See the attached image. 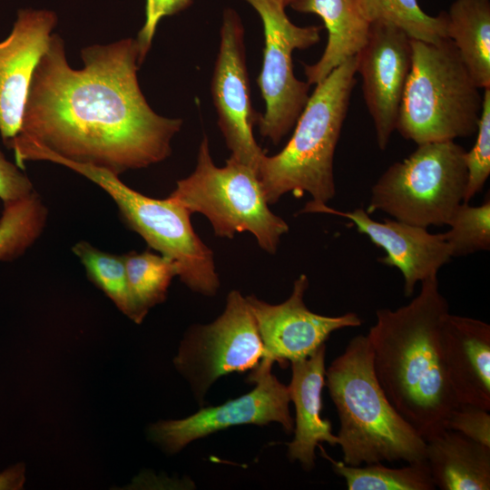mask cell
<instances>
[{"mask_svg":"<svg viewBox=\"0 0 490 490\" xmlns=\"http://www.w3.org/2000/svg\"><path fill=\"white\" fill-rule=\"evenodd\" d=\"M136 39L81 50L83 67L67 62L53 34L33 74L19 132L5 145L22 170L29 161H67L120 175L172 154L182 120L155 113L140 87Z\"/></svg>","mask_w":490,"mask_h":490,"instance_id":"obj_1","label":"cell"},{"mask_svg":"<svg viewBox=\"0 0 490 490\" xmlns=\"http://www.w3.org/2000/svg\"><path fill=\"white\" fill-rule=\"evenodd\" d=\"M449 305L437 276L397 309L376 311L367 335L376 377L398 414L426 441L446 429L459 405L446 379L439 349L440 328Z\"/></svg>","mask_w":490,"mask_h":490,"instance_id":"obj_2","label":"cell"},{"mask_svg":"<svg viewBox=\"0 0 490 490\" xmlns=\"http://www.w3.org/2000/svg\"><path fill=\"white\" fill-rule=\"evenodd\" d=\"M325 386L338 412L343 463L426 460V441L391 405L376 377L367 336L354 337L330 363Z\"/></svg>","mask_w":490,"mask_h":490,"instance_id":"obj_3","label":"cell"},{"mask_svg":"<svg viewBox=\"0 0 490 490\" xmlns=\"http://www.w3.org/2000/svg\"><path fill=\"white\" fill-rule=\"evenodd\" d=\"M357 55L334 69L316 88L282 150L262 155L258 176L268 204L288 192H304L328 204L336 195L334 155L356 83Z\"/></svg>","mask_w":490,"mask_h":490,"instance_id":"obj_4","label":"cell"},{"mask_svg":"<svg viewBox=\"0 0 490 490\" xmlns=\"http://www.w3.org/2000/svg\"><path fill=\"white\" fill-rule=\"evenodd\" d=\"M411 44L396 130L417 145L475 134L483 94L453 43L412 39Z\"/></svg>","mask_w":490,"mask_h":490,"instance_id":"obj_5","label":"cell"},{"mask_svg":"<svg viewBox=\"0 0 490 490\" xmlns=\"http://www.w3.org/2000/svg\"><path fill=\"white\" fill-rule=\"evenodd\" d=\"M167 198L191 214L204 215L218 237L232 239L248 231L270 254L276 253L280 238L289 231L287 222L270 210L257 171L230 157L223 167L216 166L206 135L194 171L179 180Z\"/></svg>","mask_w":490,"mask_h":490,"instance_id":"obj_6","label":"cell"},{"mask_svg":"<svg viewBox=\"0 0 490 490\" xmlns=\"http://www.w3.org/2000/svg\"><path fill=\"white\" fill-rule=\"evenodd\" d=\"M466 150L455 141L418 144L407 158L391 164L370 190L366 211L423 228L446 226L464 202Z\"/></svg>","mask_w":490,"mask_h":490,"instance_id":"obj_7","label":"cell"},{"mask_svg":"<svg viewBox=\"0 0 490 490\" xmlns=\"http://www.w3.org/2000/svg\"><path fill=\"white\" fill-rule=\"evenodd\" d=\"M102 188L114 201L129 229L150 248L173 261L178 277L190 289L214 296L220 287L212 250L193 230L191 213L169 198L145 196L125 185L119 175L87 164L60 161Z\"/></svg>","mask_w":490,"mask_h":490,"instance_id":"obj_8","label":"cell"},{"mask_svg":"<svg viewBox=\"0 0 490 490\" xmlns=\"http://www.w3.org/2000/svg\"><path fill=\"white\" fill-rule=\"evenodd\" d=\"M259 14L264 34L261 71L257 83L265 112L257 124L262 137L277 145L293 129L309 94V84L294 74L292 53L320 40L322 26L293 24L278 0H244Z\"/></svg>","mask_w":490,"mask_h":490,"instance_id":"obj_9","label":"cell"},{"mask_svg":"<svg viewBox=\"0 0 490 490\" xmlns=\"http://www.w3.org/2000/svg\"><path fill=\"white\" fill-rule=\"evenodd\" d=\"M263 356V344L246 298L231 290L223 312L214 321L189 329L173 362L202 404L219 377L252 370Z\"/></svg>","mask_w":490,"mask_h":490,"instance_id":"obj_10","label":"cell"},{"mask_svg":"<svg viewBox=\"0 0 490 490\" xmlns=\"http://www.w3.org/2000/svg\"><path fill=\"white\" fill-rule=\"evenodd\" d=\"M273 363L261 360L248 376L255 387L249 393L222 405L202 407L181 419L152 424L148 436L164 452L175 454L194 440L239 425L279 423L287 433L294 428L288 386L271 373Z\"/></svg>","mask_w":490,"mask_h":490,"instance_id":"obj_11","label":"cell"},{"mask_svg":"<svg viewBox=\"0 0 490 490\" xmlns=\"http://www.w3.org/2000/svg\"><path fill=\"white\" fill-rule=\"evenodd\" d=\"M211 93L230 157L257 171L265 153L253 134L260 113L251 103L244 27L232 8L222 14Z\"/></svg>","mask_w":490,"mask_h":490,"instance_id":"obj_12","label":"cell"},{"mask_svg":"<svg viewBox=\"0 0 490 490\" xmlns=\"http://www.w3.org/2000/svg\"><path fill=\"white\" fill-rule=\"evenodd\" d=\"M308 288V277L301 274L295 279L289 297L279 304L267 303L253 295L245 297L263 344L261 360L282 366L306 358L334 331L362 324L354 312L328 317L309 310L304 301Z\"/></svg>","mask_w":490,"mask_h":490,"instance_id":"obj_13","label":"cell"},{"mask_svg":"<svg viewBox=\"0 0 490 490\" xmlns=\"http://www.w3.org/2000/svg\"><path fill=\"white\" fill-rule=\"evenodd\" d=\"M411 38L387 22L371 24L366 45L357 54L364 100L372 117L377 144L387 149L397 122L412 63Z\"/></svg>","mask_w":490,"mask_h":490,"instance_id":"obj_14","label":"cell"},{"mask_svg":"<svg viewBox=\"0 0 490 490\" xmlns=\"http://www.w3.org/2000/svg\"><path fill=\"white\" fill-rule=\"evenodd\" d=\"M300 212L327 213L348 220L359 233L385 250L386 256L377 261L401 272L406 297L412 296L418 282L437 276L438 270L452 259L443 233H431L426 228L395 219L377 221L362 208L341 211L328 204L309 201Z\"/></svg>","mask_w":490,"mask_h":490,"instance_id":"obj_15","label":"cell"},{"mask_svg":"<svg viewBox=\"0 0 490 490\" xmlns=\"http://www.w3.org/2000/svg\"><path fill=\"white\" fill-rule=\"evenodd\" d=\"M56 23L52 11L19 10L11 33L0 42V135L5 144L21 129L33 74Z\"/></svg>","mask_w":490,"mask_h":490,"instance_id":"obj_16","label":"cell"},{"mask_svg":"<svg viewBox=\"0 0 490 490\" xmlns=\"http://www.w3.org/2000/svg\"><path fill=\"white\" fill-rule=\"evenodd\" d=\"M439 349L458 403L490 411V325L448 312L440 328Z\"/></svg>","mask_w":490,"mask_h":490,"instance_id":"obj_17","label":"cell"},{"mask_svg":"<svg viewBox=\"0 0 490 490\" xmlns=\"http://www.w3.org/2000/svg\"><path fill=\"white\" fill-rule=\"evenodd\" d=\"M326 343L306 358L291 362V380L288 386L295 408L294 437L287 444L288 458L299 461L310 471L315 466L316 447L322 442L338 443L328 419L321 417L322 390L325 386Z\"/></svg>","mask_w":490,"mask_h":490,"instance_id":"obj_18","label":"cell"},{"mask_svg":"<svg viewBox=\"0 0 490 490\" xmlns=\"http://www.w3.org/2000/svg\"><path fill=\"white\" fill-rule=\"evenodd\" d=\"M299 13L315 14L324 22L328 42L320 58L304 64L307 83L318 84L334 69L357 55L366 45L371 23L358 0H294L289 5Z\"/></svg>","mask_w":490,"mask_h":490,"instance_id":"obj_19","label":"cell"},{"mask_svg":"<svg viewBox=\"0 0 490 490\" xmlns=\"http://www.w3.org/2000/svg\"><path fill=\"white\" fill-rule=\"evenodd\" d=\"M426 461L441 490H489L490 447L451 429L426 440Z\"/></svg>","mask_w":490,"mask_h":490,"instance_id":"obj_20","label":"cell"},{"mask_svg":"<svg viewBox=\"0 0 490 490\" xmlns=\"http://www.w3.org/2000/svg\"><path fill=\"white\" fill-rule=\"evenodd\" d=\"M446 19V37L475 83L490 87V0H454Z\"/></svg>","mask_w":490,"mask_h":490,"instance_id":"obj_21","label":"cell"},{"mask_svg":"<svg viewBox=\"0 0 490 490\" xmlns=\"http://www.w3.org/2000/svg\"><path fill=\"white\" fill-rule=\"evenodd\" d=\"M122 255L137 324H140L151 308L166 299L172 279L178 276V269L168 258L149 250Z\"/></svg>","mask_w":490,"mask_h":490,"instance_id":"obj_22","label":"cell"},{"mask_svg":"<svg viewBox=\"0 0 490 490\" xmlns=\"http://www.w3.org/2000/svg\"><path fill=\"white\" fill-rule=\"evenodd\" d=\"M322 454L331 463L333 471L345 479L349 490L436 489L426 460L407 463L399 468L388 467L380 462L354 466L333 460L323 449Z\"/></svg>","mask_w":490,"mask_h":490,"instance_id":"obj_23","label":"cell"},{"mask_svg":"<svg viewBox=\"0 0 490 490\" xmlns=\"http://www.w3.org/2000/svg\"><path fill=\"white\" fill-rule=\"evenodd\" d=\"M0 217V261L22 256L41 236L48 211L39 194L5 202Z\"/></svg>","mask_w":490,"mask_h":490,"instance_id":"obj_24","label":"cell"},{"mask_svg":"<svg viewBox=\"0 0 490 490\" xmlns=\"http://www.w3.org/2000/svg\"><path fill=\"white\" fill-rule=\"evenodd\" d=\"M365 17L375 22L390 23L411 39L436 43L446 37V12L436 16L426 14L417 0H358Z\"/></svg>","mask_w":490,"mask_h":490,"instance_id":"obj_25","label":"cell"},{"mask_svg":"<svg viewBox=\"0 0 490 490\" xmlns=\"http://www.w3.org/2000/svg\"><path fill=\"white\" fill-rule=\"evenodd\" d=\"M72 250L83 265L88 279L121 312L138 323L122 255L103 251L85 240L75 243Z\"/></svg>","mask_w":490,"mask_h":490,"instance_id":"obj_26","label":"cell"},{"mask_svg":"<svg viewBox=\"0 0 490 490\" xmlns=\"http://www.w3.org/2000/svg\"><path fill=\"white\" fill-rule=\"evenodd\" d=\"M443 233L452 258L467 256L490 249V200L480 205L462 202L455 211Z\"/></svg>","mask_w":490,"mask_h":490,"instance_id":"obj_27","label":"cell"},{"mask_svg":"<svg viewBox=\"0 0 490 490\" xmlns=\"http://www.w3.org/2000/svg\"><path fill=\"white\" fill-rule=\"evenodd\" d=\"M475 134L474 146L465 153L467 182L464 202H469L482 191L490 175V87L484 89L482 112Z\"/></svg>","mask_w":490,"mask_h":490,"instance_id":"obj_28","label":"cell"},{"mask_svg":"<svg viewBox=\"0 0 490 490\" xmlns=\"http://www.w3.org/2000/svg\"><path fill=\"white\" fill-rule=\"evenodd\" d=\"M446 428L490 447L489 410L470 404H459L449 414Z\"/></svg>","mask_w":490,"mask_h":490,"instance_id":"obj_29","label":"cell"},{"mask_svg":"<svg viewBox=\"0 0 490 490\" xmlns=\"http://www.w3.org/2000/svg\"><path fill=\"white\" fill-rule=\"evenodd\" d=\"M194 0H145V21L138 33L139 63L148 54L160 21L190 7Z\"/></svg>","mask_w":490,"mask_h":490,"instance_id":"obj_30","label":"cell"},{"mask_svg":"<svg viewBox=\"0 0 490 490\" xmlns=\"http://www.w3.org/2000/svg\"><path fill=\"white\" fill-rule=\"evenodd\" d=\"M34 191L27 175L9 162L0 150V199L3 203L23 199Z\"/></svg>","mask_w":490,"mask_h":490,"instance_id":"obj_31","label":"cell"},{"mask_svg":"<svg viewBox=\"0 0 490 490\" xmlns=\"http://www.w3.org/2000/svg\"><path fill=\"white\" fill-rule=\"evenodd\" d=\"M24 482V466L20 464L0 473V489H21Z\"/></svg>","mask_w":490,"mask_h":490,"instance_id":"obj_32","label":"cell"},{"mask_svg":"<svg viewBox=\"0 0 490 490\" xmlns=\"http://www.w3.org/2000/svg\"><path fill=\"white\" fill-rule=\"evenodd\" d=\"M284 7L289 5L294 0H278Z\"/></svg>","mask_w":490,"mask_h":490,"instance_id":"obj_33","label":"cell"}]
</instances>
